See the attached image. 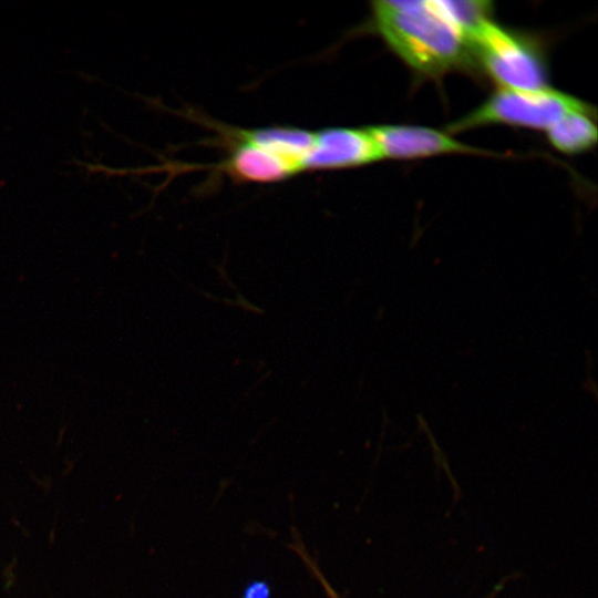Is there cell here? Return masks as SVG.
<instances>
[{
	"label": "cell",
	"instance_id": "cell-12",
	"mask_svg": "<svg viewBox=\"0 0 598 598\" xmlns=\"http://www.w3.org/2000/svg\"><path fill=\"white\" fill-rule=\"evenodd\" d=\"M14 581H16V577L8 578V580H7L6 585H4V589L9 590L10 588H12L14 586Z\"/></svg>",
	"mask_w": 598,
	"mask_h": 598
},
{
	"label": "cell",
	"instance_id": "cell-1",
	"mask_svg": "<svg viewBox=\"0 0 598 598\" xmlns=\"http://www.w3.org/2000/svg\"><path fill=\"white\" fill-rule=\"evenodd\" d=\"M372 27L412 70L439 76L471 56L470 39L440 0L372 2Z\"/></svg>",
	"mask_w": 598,
	"mask_h": 598
},
{
	"label": "cell",
	"instance_id": "cell-4",
	"mask_svg": "<svg viewBox=\"0 0 598 598\" xmlns=\"http://www.w3.org/2000/svg\"><path fill=\"white\" fill-rule=\"evenodd\" d=\"M381 158L413 159L451 153H480L447 133L417 125H372L365 127Z\"/></svg>",
	"mask_w": 598,
	"mask_h": 598
},
{
	"label": "cell",
	"instance_id": "cell-3",
	"mask_svg": "<svg viewBox=\"0 0 598 598\" xmlns=\"http://www.w3.org/2000/svg\"><path fill=\"white\" fill-rule=\"evenodd\" d=\"M471 54L501 89L546 87V66L536 47L524 37L486 20L470 37Z\"/></svg>",
	"mask_w": 598,
	"mask_h": 598
},
{
	"label": "cell",
	"instance_id": "cell-2",
	"mask_svg": "<svg viewBox=\"0 0 598 598\" xmlns=\"http://www.w3.org/2000/svg\"><path fill=\"white\" fill-rule=\"evenodd\" d=\"M588 109L590 106L581 100L547 86L536 90L501 89L447 130L456 133L488 124H507L547 131L564 115Z\"/></svg>",
	"mask_w": 598,
	"mask_h": 598
},
{
	"label": "cell",
	"instance_id": "cell-6",
	"mask_svg": "<svg viewBox=\"0 0 598 598\" xmlns=\"http://www.w3.org/2000/svg\"><path fill=\"white\" fill-rule=\"evenodd\" d=\"M237 142L224 164L234 178L254 183L279 182L296 174L291 166L267 148L235 133Z\"/></svg>",
	"mask_w": 598,
	"mask_h": 598
},
{
	"label": "cell",
	"instance_id": "cell-5",
	"mask_svg": "<svg viewBox=\"0 0 598 598\" xmlns=\"http://www.w3.org/2000/svg\"><path fill=\"white\" fill-rule=\"evenodd\" d=\"M380 159L377 144L365 127H328L315 132L305 169L351 168Z\"/></svg>",
	"mask_w": 598,
	"mask_h": 598
},
{
	"label": "cell",
	"instance_id": "cell-8",
	"mask_svg": "<svg viewBox=\"0 0 598 598\" xmlns=\"http://www.w3.org/2000/svg\"><path fill=\"white\" fill-rule=\"evenodd\" d=\"M550 144L566 154L589 151L597 142V127L590 109L570 112L547 130Z\"/></svg>",
	"mask_w": 598,
	"mask_h": 598
},
{
	"label": "cell",
	"instance_id": "cell-11",
	"mask_svg": "<svg viewBox=\"0 0 598 598\" xmlns=\"http://www.w3.org/2000/svg\"><path fill=\"white\" fill-rule=\"evenodd\" d=\"M17 564V558L14 557L13 560L3 569V575L7 578L14 577L13 569Z\"/></svg>",
	"mask_w": 598,
	"mask_h": 598
},
{
	"label": "cell",
	"instance_id": "cell-9",
	"mask_svg": "<svg viewBox=\"0 0 598 598\" xmlns=\"http://www.w3.org/2000/svg\"><path fill=\"white\" fill-rule=\"evenodd\" d=\"M442 7L453 21L470 37L489 19L492 3L489 1H445Z\"/></svg>",
	"mask_w": 598,
	"mask_h": 598
},
{
	"label": "cell",
	"instance_id": "cell-10",
	"mask_svg": "<svg viewBox=\"0 0 598 598\" xmlns=\"http://www.w3.org/2000/svg\"><path fill=\"white\" fill-rule=\"evenodd\" d=\"M241 598H271V587L264 580L250 581L244 588Z\"/></svg>",
	"mask_w": 598,
	"mask_h": 598
},
{
	"label": "cell",
	"instance_id": "cell-7",
	"mask_svg": "<svg viewBox=\"0 0 598 598\" xmlns=\"http://www.w3.org/2000/svg\"><path fill=\"white\" fill-rule=\"evenodd\" d=\"M238 132L243 137L276 154L296 173L305 171V163L313 144L315 132L292 126H269Z\"/></svg>",
	"mask_w": 598,
	"mask_h": 598
}]
</instances>
